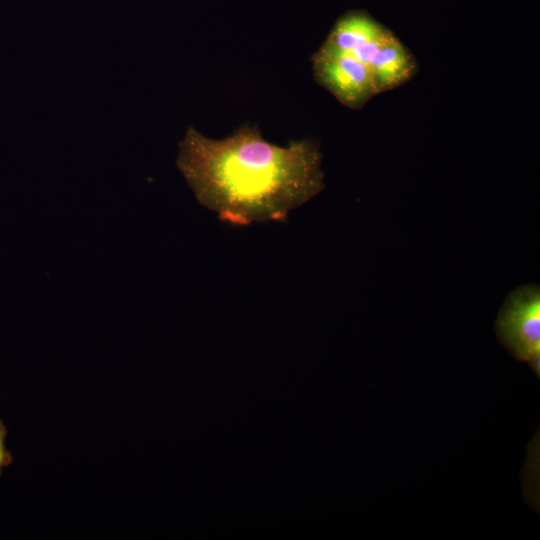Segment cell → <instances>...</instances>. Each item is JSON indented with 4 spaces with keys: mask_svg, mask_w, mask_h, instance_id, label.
<instances>
[{
    "mask_svg": "<svg viewBox=\"0 0 540 540\" xmlns=\"http://www.w3.org/2000/svg\"><path fill=\"white\" fill-rule=\"evenodd\" d=\"M322 154L310 139L287 147L244 125L216 140L189 126L176 165L197 201L228 224L287 220L291 210L324 188Z\"/></svg>",
    "mask_w": 540,
    "mask_h": 540,
    "instance_id": "6da1fadb",
    "label": "cell"
},
{
    "mask_svg": "<svg viewBox=\"0 0 540 540\" xmlns=\"http://www.w3.org/2000/svg\"><path fill=\"white\" fill-rule=\"evenodd\" d=\"M501 344L540 376V291L535 285L509 294L495 322Z\"/></svg>",
    "mask_w": 540,
    "mask_h": 540,
    "instance_id": "7a4b0ae2",
    "label": "cell"
},
{
    "mask_svg": "<svg viewBox=\"0 0 540 540\" xmlns=\"http://www.w3.org/2000/svg\"><path fill=\"white\" fill-rule=\"evenodd\" d=\"M316 82L350 109H361L377 95L368 66L351 54L318 49L312 56Z\"/></svg>",
    "mask_w": 540,
    "mask_h": 540,
    "instance_id": "3957f363",
    "label": "cell"
},
{
    "mask_svg": "<svg viewBox=\"0 0 540 540\" xmlns=\"http://www.w3.org/2000/svg\"><path fill=\"white\" fill-rule=\"evenodd\" d=\"M391 34L368 13L353 10L337 19L320 49L351 54L368 65L378 47Z\"/></svg>",
    "mask_w": 540,
    "mask_h": 540,
    "instance_id": "277c9868",
    "label": "cell"
},
{
    "mask_svg": "<svg viewBox=\"0 0 540 540\" xmlns=\"http://www.w3.org/2000/svg\"><path fill=\"white\" fill-rule=\"evenodd\" d=\"M367 66L377 94L407 83L418 72L416 58L393 33L378 47Z\"/></svg>",
    "mask_w": 540,
    "mask_h": 540,
    "instance_id": "5b68a950",
    "label": "cell"
},
{
    "mask_svg": "<svg viewBox=\"0 0 540 540\" xmlns=\"http://www.w3.org/2000/svg\"><path fill=\"white\" fill-rule=\"evenodd\" d=\"M7 436V429L2 420L0 419V476L5 467H8L12 461L13 456L8 451L5 441Z\"/></svg>",
    "mask_w": 540,
    "mask_h": 540,
    "instance_id": "8992f818",
    "label": "cell"
}]
</instances>
